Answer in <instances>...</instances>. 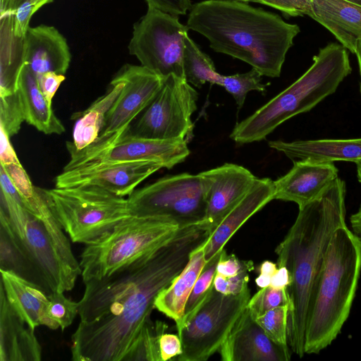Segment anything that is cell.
Masks as SVG:
<instances>
[{
  "label": "cell",
  "instance_id": "8fae6325",
  "mask_svg": "<svg viewBox=\"0 0 361 361\" xmlns=\"http://www.w3.org/2000/svg\"><path fill=\"white\" fill-rule=\"evenodd\" d=\"M189 30L180 23L178 16L148 7L133 25L129 54L142 66L164 78L175 75L185 78L184 39Z\"/></svg>",
  "mask_w": 361,
  "mask_h": 361
},
{
  "label": "cell",
  "instance_id": "5b68a950",
  "mask_svg": "<svg viewBox=\"0 0 361 361\" xmlns=\"http://www.w3.org/2000/svg\"><path fill=\"white\" fill-rule=\"evenodd\" d=\"M351 71L347 49L338 43L328 44L314 56L312 66L297 80L238 123L230 138L239 144L264 140L279 125L310 111L334 93Z\"/></svg>",
  "mask_w": 361,
  "mask_h": 361
},
{
  "label": "cell",
  "instance_id": "ba28073f",
  "mask_svg": "<svg viewBox=\"0 0 361 361\" xmlns=\"http://www.w3.org/2000/svg\"><path fill=\"white\" fill-rule=\"evenodd\" d=\"M246 288L238 295H225L213 287L190 316L177 328L182 353L178 361H205L218 352L250 299Z\"/></svg>",
  "mask_w": 361,
  "mask_h": 361
},
{
  "label": "cell",
  "instance_id": "8d00e7d4",
  "mask_svg": "<svg viewBox=\"0 0 361 361\" xmlns=\"http://www.w3.org/2000/svg\"><path fill=\"white\" fill-rule=\"evenodd\" d=\"M48 297V315L61 330H64L71 325L78 314V302L68 298L62 292H52Z\"/></svg>",
  "mask_w": 361,
  "mask_h": 361
},
{
  "label": "cell",
  "instance_id": "d6986e66",
  "mask_svg": "<svg viewBox=\"0 0 361 361\" xmlns=\"http://www.w3.org/2000/svg\"><path fill=\"white\" fill-rule=\"evenodd\" d=\"M71 61L66 39L56 27H29L24 37V62L36 75L47 72L64 75Z\"/></svg>",
  "mask_w": 361,
  "mask_h": 361
},
{
  "label": "cell",
  "instance_id": "1f68e13d",
  "mask_svg": "<svg viewBox=\"0 0 361 361\" xmlns=\"http://www.w3.org/2000/svg\"><path fill=\"white\" fill-rule=\"evenodd\" d=\"M262 76L255 68L244 73L223 75L221 86L233 97L238 108L240 109L249 92L257 90L265 92L268 84L261 82Z\"/></svg>",
  "mask_w": 361,
  "mask_h": 361
},
{
  "label": "cell",
  "instance_id": "9c48e42d",
  "mask_svg": "<svg viewBox=\"0 0 361 361\" xmlns=\"http://www.w3.org/2000/svg\"><path fill=\"white\" fill-rule=\"evenodd\" d=\"M207 192V182L201 173H183L135 190L127 200L132 215L168 218L182 228L203 221Z\"/></svg>",
  "mask_w": 361,
  "mask_h": 361
},
{
  "label": "cell",
  "instance_id": "2e32d148",
  "mask_svg": "<svg viewBox=\"0 0 361 361\" xmlns=\"http://www.w3.org/2000/svg\"><path fill=\"white\" fill-rule=\"evenodd\" d=\"M223 361H288L289 348L271 341L247 308L233 326L218 351Z\"/></svg>",
  "mask_w": 361,
  "mask_h": 361
},
{
  "label": "cell",
  "instance_id": "30bf717a",
  "mask_svg": "<svg viewBox=\"0 0 361 361\" xmlns=\"http://www.w3.org/2000/svg\"><path fill=\"white\" fill-rule=\"evenodd\" d=\"M197 92L185 78L170 75L126 134L188 142L193 136L191 116L197 110Z\"/></svg>",
  "mask_w": 361,
  "mask_h": 361
},
{
  "label": "cell",
  "instance_id": "cb8c5ba5",
  "mask_svg": "<svg viewBox=\"0 0 361 361\" xmlns=\"http://www.w3.org/2000/svg\"><path fill=\"white\" fill-rule=\"evenodd\" d=\"M310 18L329 30L355 54L361 39V6L347 0H312Z\"/></svg>",
  "mask_w": 361,
  "mask_h": 361
},
{
  "label": "cell",
  "instance_id": "bcb514c9",
  "mask_svg": "<svg viewBox=\"0 0 361 361\" xmlns=\"http://www.w3.org/2000/svg\"><path fill=\"white\" fill-rule=\"evenodd\" d=\"M9 135L0 126V163L1 164L20 163L10 142Z\"/></svg>",
  "mask_w": 361,
  "mask_h": 361
},
{
  "label": "cell",
  "instance_id": "d590c367",
  "mask_svg": "<svg viewBox=\"0 0 361 361\" xmlns=\"http://www.w3.org/2000/svg\"><path fill=\"white\" fill-rule=\"evenodd\" d=\"M284 305H289L287 288H275L269 286L260 288L251 297L247 308L255 320L267 311Z\"/></svg>",
  "mask_w": 361,
  "mask_h": 361
},
{
  "label": "cell",
  "instance_id": "74e56055",
  "mask_svg": "<svg viewBox=\"0 0 361 361\" xmlns=\"http://www.w3.org/2000/svg\"><path fill=\"white\" fill-rule=\"evenodd\" d=\"M312 0H248L280 11L286 17L309 16Z\"/></svg>",
  "mask_w": 361,
  "mask_h": 361
},
{
  "label": "cell",
  "instance_id": "db71d44e",
  "mask_svg": "<svg viewBox=\"0 0 361 361\" xmlns=\"http://www.w3.org/2000/svg\"><path fill=\"white\" fill-rule=\"evenodd\" d=\"M357 166V177L359 182L361 183V163L356 164Z\"/></svg>",
  "mask_w": 361,
  "mask_h": 361
},
{
  "label": "cell",
  "instance_id": "f907efd6",
  "mask_svg": "<svg viewBox=\"0 0 361 361\" xmlns=\"http://www.w3.org/2000/svg\"><path fill=\"white\" fill-rule=\"evenodd\" d=\"M277 264L266 260L259 267L258 270L260 274L271 277L277 269Z\"/></svg>",
  "mask_w": 361,
  "mask_h": 361
},
{
  "label": "cell",
  "instance_id": "b9f144b4",
  "mask_svg": "<svg viewBox=\"0 0 361 361\" xmlns=\"http://www.w3.org/2000/svg\"><path fill=\"white\" fill-rule=\"evenodd\" d=\"M35 13L33 5L27 0L11 13L13 31L15 35L20 37L25 36L30 27V20Z\"/></svg>",
  "mask_w": 361,
  "mask_h": 361
},
{
  "label": "cell",
  "instance_id": "3957f363",
  "mask_svg": "<svg viewBox=\"0 0 361 361\" xmlns=\"http://www.w3.org/2000/svg\"><path fill=\"white\" fill-rule=\"evenodd\" d=\"M209 42L215 51L240 59L262 76L279 77L296 24L278 14L237 0H205L192 5L186 25Z\"/></svg>",
  "mask_w": 361,
  "mask_h": 361
},
{
  "label": "cell",
  "instance_id": "ee69618b",
  "mask_svg": "<svg viewBox=\"0 0 361 361\" xmlns=\"http://www.w3.org/2000/svg\"><path fill=\"white\" fill-rule=\"evenodd\" d=\"M36 76L42 92L49 103L52 104L56 91L66 78L64 75L47 72Z\"/></svg>",
  "mask_w": 361,
  "mask_h": 361
},
{
  "label": "cell",
  "instance_id": "681fc988",
  "mask_svg": "<svg viewBox=\"0 0 361 361\" xmlns=\"http://www.w3.org/2000/svg\"><path fill=\"white\" fill-rule=\"evenodd\" d=\"M27 0H0L1 15L13 13Z\"/></svg>",
  "mask_w": 361,
  "mask_h": 361
},
{
  "label": "cell",
  "instance_id": "ffe728a7",
  "mask_svg": "<svg viewBox=\"0 0 361 361\" xmlns=\"http://www.w3.org/2000/svg\"><path fill=\"white\" fill-rule=\"evenodd\" d=\"M20 238L51 292L64 293L74 288L75 283L66 271L44 225L30 212Z\"/></svg>",
  "mask_w": 361,
  "mask_h": 361
},
{
  "label": "cell",
  "instance_id": "f5cc1de1",
  "mask_svg": "<svg viewBox=\"0 0 361 361\" xmlns=\"http://www.w3.org/2000/svg\"><path fill=\"white\" fill-rule=\"evenodd\" d=\"M34 6L35 12H37L43 6L51 2L53 0H29Z\"/></svg>",
  "mask_w": 361,
  "mask_h": 361
},
{
  "label": "cell",
  "instance_id": "277c9868",
  "mask_svg": "<svg viewBox=\"0 0 361 361\" xmlns=\"http://www.w3.org/2000/svg\"><path fill=\"white\" fill-rule=\"evenodd\" d=\"M361 274V247L346 226L334 233L314 285L307 313L305 353L318 354L349 317Z\"/></svg>",
  "mask_w": 361,
  "mask_h": 361
},
{
  "label": "cell",
  "instance_id": "8992f818",
  "mask_svg": "<svg viewBox=\"0 0 361 361\" xmlns=\"http://www.w3.org/2000/svg\"><path fill=\"white\" fill-rule=\"evenodd\" d=\"M178 229L168 218L130 216L86 245L80 261L83 282L102 279L133 264L169 240Z\"/></svg>",
  "mask_w": 361,
  "mask_h": 361
},
{
  "label": "cell",
  "instance_id": "83f0119b",
  "mask_svg": "<svg viewBox=\"0 0 361 361\" xmlns=\"http://www.w3.org/2000/svg\"><path fill=\"white\" fill-rule=\"evenodd\" d=\"M123 88V83L114 78L107 91L85 110L74 114L75 120L73 141L66 142L67 149L81 150L93 144L99 137L106 115Z\"/></svg>",
  "mask_w": 361,
  "mask_h": 361
},
{
  "label": "cell",
  "instance_id": "44dd1931",
  "mask_svg": "<svg viewBox=\"0 0 361 361\" xmlns=\"http://www.w3.org/2000/svg\"><path fill=\"white\" fill-rule=\"evenodd\" d=\"M35 329L15 311L0 285V360H41L42 348Z\"/></svg>",
  "mask_w": 361,
  "mask_h": 361
},
{
  "label": "cell",
  "instance_id": "c3c4849f",
  "mask_svg": "<svg viewBox=\"0 0 361 361\" xmlns=\"http://www.w3.org/2000/svg\"><path fill=\"white\" fill-rule=\"evenodd\" d=\"M351 231L357 238L361 247V203L356 212L350 217Z\"/></svg>",
  "mask_w": 361,
  "mask_h": 361
},
{
  "label": "cell",
  "instance_id": "9a60e30c",
  "mask_svg": "<svg viewBox=\"0 0 361 361\" xmlns=\"http://www.w3.org/2000/svg\"><path fill=\"white\" fill-rule=\"evenodd\" d=\"M201 173L207 182L206 214L201 224L210 233L245 196L257 178L245 167L228 163Z\"/></svg>",
  "mask_w": 361,
  "mask_h": 361
},
{
  "label": "cell",
  "instance_id": "6da1fadb",
  "mask_svg": "<svg viewBox=\"0 0 361 361\" xmlns=\"http://www.w3.org/2000/svg\"><path fill=\"white\" fill-rule=\"evenodd\" d=\"M209 230L199 224L179 228L164 244L133 264L85 282L78 302L80 322L71 336L74 361H124L147 326L157 295L204 244Z\"/></svg>",
  "mask_w": 361,
  "mask_h": 361
},
{
  "label": "cell",
  "instance_id": "f546056e",
  "mask_svg": "<svg viewBox=\"0 0 361 361\" xmlns=\"http://www.w3.org/2000/svg\"><path fill=\"white\" fill-rule=\"evenodd\" d=\"M183 68L185 79L200 88L206 82L221 86L223 75L215 68L210 57L202 51L187 35L184 39Z\"/></svg>",
  "mask_w": 361,
  "mask_h": 361
},
{
  "label": "cell",
  "instance_id": "d6a6232c",
  "mask_svg": "<svg viewBox=\"0 0 361 361\" xmlns=\"http://www.w3.org/2000/svg\"><path fill=\"white\" fill-rule=\"evenodd\" d=\"M223 250H224L206 263L187 300L182 321L176 328L179 327L190 316L195 310L205 299L213 287L216 267Z\"/></svg>",
  "mask_w": 361,
  "mask_h": 361
},
{
  "label": "cell",
  "instance_id": "e575fe53",
  "mask_svg": "<svg viewBox=\"0 0 361 361\" xmlns=\"http://www.w3.org/2000/svg\"><path fill=\"white\" fill-rule=\"evenodd\" d=\"M25 121L19 90L0 96V126L11 137L17 134Z\"/></svg>",
  "mask_w": 361,
  "mask_h": 361
},
{
  "label": "cell",
  "instance_id": "f6af8a7d",
  "mask_svg": "<svg viewBox=\"0 0 361 361\" xmlns=\"http://www.w3.org/2000/svg\"><path fill=\"white\" fill-rule=\"evenodd\" d=\"M161 361L170 360L182 353V344L178 335L163 334L159 338Z\"/></svg>",
  "mask_w": 361,
  "mask_h": 361
},
{
  "label": "cell",
  "instance_id": "4fadbf2b",
  "mask_svg": "<svg viewBox=\"0 0 361 361\" xmlns=\"http://www.w3.org/2000/svg\"><path fill=\"white\" fill-rule=\"evenodd\" d=\"M185 140H154L126 134L112 144L87 154L71 153L63 171L81 166L115 161L154 160L171 169L190 154Z\"/></svg>",
  "mask_w": 361,
  "mask_h": 361
},
{
  "label": "cell",
  "instance_id": "4316f807",
  "mask_svg": "<svg viewBox=\"0 0 361 361\" xmlns=\"http://www.w3.org/2000/svg\"><path fill=\"white\" fill-rule=\"evenodd\" d=\"M0 270L11 271L40 286L48 295L51 290L13 229L7 216L0 211Z\"/></svg>",
  "mask_w": 361,
  "mask_h": 361
},
{
  "label": "cell",
  "instance_id": "4dcf8cb0",
  "mask_svg": "<svg viewBox=\"0 0 361 361\" xmlns=\"http://www.w3.org/2000/svg\"><path fill=\"white\" fill-rule=\"evenodd\" d=\"M167 328V325L161 321H152L124 361H161L159 338L166 333Z\"/></svg>",
  "mask_w": 361,
  "mask_h": 361
},
{
  "label": "cell",
  "instance_id": "ac0fdd59",
  "mask_svg": "<svg viewBox=\"0 0 361 361\" xmlns=\"http://www.w3.org/2000/svg\"><path fill=\"white\" fill-rule=\"evenodd\" d=\"M274 181L257 178L245 196L219 222L202 245L204 258L209 262L224 249L235 232L255 213L274 200Z\"/></svg>",
  "mask_w": 361,
  "mask_h": 361
},
{
  "label": "cell",
  "instance_id": "7bdbcfd3",
  "mask_svg": "<svg viewBox=\"0 0 361 361\" xmlns=\"http://www.w3.org/2000/svg\"><path fill=\"white\" fill-rule=\"evenodd\" d=\"M148 7L173 16L185 15L192 6L190 0H145Z\"/></svg>",
  "mask_w": 361,
  "mask_h": 361
},
{
  "label": "cell",
  "instance_id": "603a6c76",
  "mask_svg": "<svg viewBox=\"0 0 361 361\" xmlns=\"http://www.w3.org/2000/svg\"><path fill=\"white\" fill-rule=\"evenodd\" d=\"M269 146L283 153L293 161L310 159L331 162L361 163V137L319 139L284 142L269 141Z\"/></svg>",
  "mask_w": 361,
  "mask_h": 361
},
{
  "label": "cell",
  "instance_id": "e0dca14e",
  "mask_svg": "<svg viewBox=\"0 0 361 361\" xmlns=\"http://www.w3.org/2000/svg\"><path fill=\"white\" fill-rule=\"evenodd\" d=\"M338 174L334 163L310 159L293 161L291 169L274 181V200L293 202L301 208L317 197Z\"/></svg>",
  "mask_w": 361,
  "mask_h": 361
},
{
  "label": "cell",
  "instance_id": "11a10c76",
  "mask_svg": "<svg viewBox=\"0 0 361 361\" xmlns=\"http://www.w3.org/2000/svg\"><path fill=\"white\" fill-rule=\"evenodd\" d=\"M347 1L361 6V0H347Z\"/></svg>",
  "mask_w": 361,
  "mask_h": 361
},
{
  "label": "cell",
  "instance_id": "7a4b0ae2",
  "mask_svg": "<svg viewBox=\"0 0 361 361\" xmlns=\"http://www.w3.org/2000/svg\"><path fill=\"white\" fill-rule=\"evenodd\" d=\"M345 183L339 177L314 200L299 208L298 216L276 247L277 266L290 276L288 343L299 357L305 355V331L312 289L336 231L345 223Z\"/></svg>",
  "mask_w": 361,
  "mask_h": 361
},
{
  "label": "cell",
  "instance_id": "836d02e7",
  "mask_svg": "<svg viewBox=\"0 0 361 361\" xmlns=\"http://www.w3.org/2000/svg\"><path fill=\"white\" fill-rule=\"evenodd\" d=\"M288 311L289 305L279 306L267 311L255 319L271 341L284 348H288Z\"/></svg>",
  "mask_w": 361,
  "mask_h": 361
},
{
  "label": "cell",
  "instance_id": "7dc6e473",
  "mask_svg": "<svg viewBox=\"0 0 361 361\" xmlns=\"http://www.w3.org/2000/svg\"><path fill=\"white\" fill-rule=\"evenodd\" d=\"M290 284V276L288 269L284 266H278L271 278L270 286L275 288H287Z\"/></svg>",
  "mask_w": 361,
  "mask_h": 361
},
{
  "label": "cell",
  "instance_id": "816d5d0a",
  "mask_svg": "<svg viewBox=\"0 0 361 361\" xmlns=\"http://www.w3.org/2000/svg\"><path fill=\"white\" fill-rule=\"evenodd\" d=\"M355 54L357 56L358 66H359L360 75V79H361V39H359L357 42ZM360 93H361V81H360Z\"/></svg>",
  "mask_w": 361,
  "mask_h": 361
},
{
  "label": "cell",
  "instance_id": "7402d4cb",
  "mask_svg": "<svg viewBox=\"0 0 361 361\" xmlns=\"http://www.w3.org/2000/svg\"><path fill=\"white\" fill-rule=\"evenodd\" d=\"M0 272V285L8 301L28 325L35 329L41 325L52 330L59 328L48 315V294L40 286L11 271Z\"/></svg>",
  "mask_w": 361,
  "mask_h": 361
},
{
  "label": "cell",
  "instance_id": "ab89813d",
  "mask_svg": "<svg viewBox=\"0 0 361 361\" xmlns=\"http://www.w3.org/2000/svg\"><path fill=\"white\" fill-rule=\"evenodd\" d=\"M250 272L245 271L231 277H226L216 273L213 282L214 288L218 292L225 295H238L248 287Z\"/></svg>",
  "mask_w": 361,
  "mask_h": 361
},
{
  "label": "cell",
  "instance_id": "f35d334b",
  "mask_svg": "<svg viewBox=\"0 0 361 361\" xmlns=\"http://www.w3.org/2000/svg\"><path fill=\"white\" fill-rule=\"evenodd\" d=\"M20 195L23 201L31 198L35 192L34 186L21 163L1 164Z\"/></svg>",
  "mask_w": 361,
  "mask_h": 361
},
{
  "label": "cell",
  "instance_id": "9f6ffc18",
  "mask_svg": "<svg viewBox=\"0 0 361 361\" xmlns=\"http://www.w3.org/2000/svg\"><path fill=\"white\" fill-rule=\"evenodd\" d=\"M237 1H243V2L247 3L248 0H237Z\"/></svg>",
  "mask_w": 361,
  "mask_h": 361
},
{
  "label": "cell",
  "instance_id": "60d3db41",
  "mask_svg": "<svg viewBox=\"0 0 361 361\" xmlns=\"http://www.w3.org/2000/svg\"><path fill=\"white\" fill-rule=\"evenodd\" d=\"M254 268L252 261L240 259L233 254L228 255L224 249L216 273L226 277H231L245 271H252Z\"/></svg>",
  "mask_w": 361,
  "mask_h": 361
},
{
  "label": "cell",
  "instance_id": "d4e9b609",
  "mask_svg": "<svg viewBox=\"0 0 361 361\" xmlns=\"http://www.w3.org/2000/svg\"><path fill=\"white\" fill-rule=\"evenodd\" d=\"M18 90L27 123L47 135H61L65 132V127L55 115L52 104L42 92L36 75L25 64L20 74Z\"/></svg>",
  "mask_w": 361,
  "mask_h": 361
},
{
  "label": "cell",
  "instance_id": "7c38bea8",
  "mask_svg": "<svg viewBox=\"0 0 361 361\" xmlns=\"http://www.w3.org/2000/svg\"><path fill=\"white\" fill-rule=\"evenodd\" d=\"M113 78L121 82L123 88L106 115L99 137L90 146L81 150L73 149L74 152H93L125 135L133 121L152 100L166 78L142 65L126 63Z\"/></svg>",
  "mask_w": 361,
  "mask_h": 361
},
{
  "label": "cell",
  "instance_id": "5bb4252c",
  "mask_svg": "<svg viewBox=\"0 0 361 361\" xmlns=\"http://www.w3.org/2000/svg\"><path fill=\"white\" fill-rule=\"evenodd\" d=\"M161 168L154 160L92 164L63 171L55 178L56 188L97 186L120 197L130 195L136 187Z\"/></svg>",
  "mask_w": 361,
  "mask_h": 361
},
{
  "label": "cell",
  "instance_id": "f1b7e54d",
  "mask_svg": "<svg viewBox=\"0 0 361 361\" xmlns=\"http://www.w3.org/2000/svg\"><path fill=\"white\" fill-rule=\"evenodd\" d=\"M24 37L14 35L11 13L1 15L0 96L18 90L20 74L25 65Z\"/></svg>",
  "mask_w": 361,
  "mask_h": 361
},
{
  "label": "cell",
  "instance_id": "52a82bcc",
  "mask_svg": "<svg viewBox=\"0 0 361 361\" xmlns=\"http://www.w3.org/2000/svg\"><path fill=\"white\" fill-rule=\"evenodd\" d=\"M70 239L90 244L132 216L128 200L97 186L42 189Z\"/></svg>",
  "mask_w": 361,
  "mask_h": 361
},
{
  "label": "cell",
  "instance_id": "484cf974",
  "mask_svg": "<svg viewBox=\"0 0 361 361\" xmlns=\"http://www.w3.org/2000/svg\"><path fill=\"white\" fill-rule=\"evenodd\" d=\"M202 245L191 253L183 270L167 288L160 292L154 302L155 308L173 319L176 326L182 321L187 300L207 263Z\"/></svg>",
  "mask_w": 361,
  "mask_h": 361
}]
</instances>
